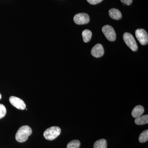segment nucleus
<instances>
[{"label":"nucleus","instance_id":"nucleus-6","mask_svg":"<svg viewBox=\"0 0 148 148\" xmlns=\"http://www.w3.org/2000/svg\"><path fill=\"white\" fill-rule=\"evenodd\" d=\"M73 20L76 24L78 25H83L87 24L89 22L90 17L87 14L80 13L75 15Z\"/></svg>","mask_w":148,"mask_h":148},{"label":"nucleus","instance_id":"nucleus-19","mask_svg":"<svg viewBox=\"0 0 148 148\" xmlns=\"http://www.w3.org/2000/svg\"><path fill=\"white\" fill-rule=\"evenodd\" d=\"M1 93H0V100H1Z\"/></svg>","mask_w":148,"mask_h":148},{"label":"nucleus","instance_id":"nucleus-18","mask_svg":"<svg viewBox=\"0 0 148 148\" xmlns=\"http://www.w3.org/2000/svg\"><path fill=\"white\" fill-rule=\"evenodd\" d=\"M133 0H121L122 3L126 5H129L132 3Z\"/></svg>","mask_w":148,"mask_h":148},{"label":"nucleus","instance_id":"nucleus-14","mask_svg":"<svg viewBox=\"0 0 148 148\" xmlns=\"http://www.w3.org/2000/svg\"><path fill=\"white\" fill-rule=\"evenodd\" d=\"M148 140V130H145L140 134L139 140L140 143H144L147 142Z\"/></svg>","mask_w":148,"mask_h":148},{"label":"nucleus","instance_id":"nucleus-3","mask_svg":"<svg viewBox=\"0 0 148 148\" xmlns=\"http://www.w3.org/2000/svg\"><path fill=\"white\" fill-rule=\"evenodd\" d=\"M123 39L125 42L131 50L134 51L138 50V45L131 34L127 32L125 33L123 35Z\"/></svg>","mask_w":148,"mask_h":148},{"label":"nucleus","instance_id":"nucleus-9","mask_svg":"<svg viewBox=\"0 0 148 148\" xmlns=\"http://www.w3.org/2000/svg\"><path fill=\"white\" fill-rule=\"evenodd\" d=\"M144 107L141 105H138L133 109L132 112V116L135 118H137L143 114L144 112Z\"/></svg>","mask_w":148,"mask_h":148},{"label":"nucleus","instance_id":"nucleus-5","mask_svg":"<svg viewBox=\"0 0 148 148\" xmlns=\"http://www.w3.org/2000/svg\"><path fill=\"white\" fill-rule=\"evenodd\" d=\"M135 36L142 45L147 44L148 35L145 30L141 29H137L135 31Z\"/></svg>","mask_w":148,"mask_h":148},{"label":"nucleus","instance_id":"nucleus-8","mask_svg":"<svg viewBox=\"0 0 148 148\" xmlns=\"http://www.w3.org/2000/svg\"><path fill=\"white\" fill-rule=\"evenodd\" d=\"M91 53L92 56L95 58H99L103 56L104 54V49L103 45L100 44H96L91 49Z\"/></svg>","mask_w":148,"mask_h":148},{"label":"nucleus","instance_id":"nucleus-16","mask_svg":"<svg viewBox=\"0 0 148 148\" xmlns=\"http://www.w3.org/2000/svg\"><path fill=\"white\" fill-rule=\"evenodd\" d=\"M6 114V109L3 104H0V119L5 116Z\"/></svg>","mask_w":148,"mask_h":148},{"label":"nucleus","instance_id":"nucleus-7","mask_svg":"<svg viewBox=\"0 0 148 148\" xmlns=\"http://www.w3.org/2000/svg\"><path fill=\"white\" fill-rule=\"evenodd\" d=\"M9 101L12 106L18 110H24L26 108V104L20 98L15 96H11L10 98Z\"/></svg>","mask_w":148,"mask_h":148},{"label":"nucleus","instance_id":"nucleus-15","mask_svg":"<svg viewBox=\"0 0 148 148\" xmlns=\"http://www.w3.org/2000/svg\"><path fill=\"white\" fill-rule=\"evenodd\" d=\"M80 145L79 140H72L68 144L67 148H79Z\"/></svg>","mask_w":148,"mask_h":148},{"label":"nucleus","instance_id":"nucleus-1","mask_svg":"<svg viewBox=\"0 0 148 148\" xmlns=\"http://www.w3.org/2000/svg\"><path fill=\"white\" fill-rule=\"evenodd\" d=\"M32 133V130L31 127L28 125H24L20 127L16 132L15 139L19 143H24L28 140Z\"/></svg>","mask_w":148,"mask_h":148},{"label":"nucleus","instance_id":"nucleus-13","mask_svg":"<svg viewBox=\"0 0 148 148\" xmlns=\"http://www.w3.org/2000/svg\"><path fill=\"white\" fill-rule=\"evenodd\" d=\"M92 32L90 30L86 29L82 33L83 41L84 42H88L90 41L92 37Z\"/></svg>","mask_w":148,"mask_h":148},{"label":"nucleus","instance_id":"nucleus-10","mask_svg":"<svg viewBox=\"0 0 148 148\" xmlns=\"http://www.w3.org/2000/svg\"><path fill=\"white\" fill-rule=\"evenodd\" d=\"M109 14L111 18L115 20H119L122 18L121 12L117 9H111L109 11Z\"/></svg>","mask_w":148,"mask_h":148},{"label":"nucleus","instance_id":"nucleus-11","mask_svg":"<svg viewBox=\"0 0 148 148\" xmlns=\"http://www.w3.org/2000/svg\"><path fill=\"white\" fill-rule=\"evenodd\" d=\"M135 123L138 125H142L147 124L148 123V115L141 116L140 117L135 119Z\"/></svg>","mask_w":148,"mask_h":148},{"label":"nucleus","instance_id":"nucleus-12","mask_svg":"<svg viewBox=\"0 0 148 148\" xmlns=\"http://www.w3.org/2000/svg\"><path fill=\"white\" fill-rule=\"evenodd\" d=\"M93 148H107V140L104 139L97 140L94 143Z\"/></svg>","mask_w":148,"mask_h":148},{"label":"nucleus","instance_id":"nucleus-17","mask_svg":"<svg viewBox=\"0 0 148 148\" xmlns=\"http://www.w3.org/2000/svg\"><path fill=\"white\" fill-rule=\"evenodd\" d=\"M91 5H96L101 3L103 0H86Z\"/></svg>","mask_w":148,"mask_h":148},{"label":"nucleus","instance_id":"nucleus-4","mask_svg":"<svg viewBox=\"0 0 148 148\" xmlns=\"http://www.w3.org/2000/svg\"><path fill=\"white\" fill-rule=\"evenodd\" d=\"M102 32L107 39L110 41H114L116 39V34L112 26L105 25L102 28Z\"/></svg>","mask_w":148,"mask_h":148},{"label":"nucleus","instance_id":"nucleus-2","mask_svg":"<svg viewBox=\"0 0 148 148\" xmlns=\"http://www.w3.org/2000/svg\"><path fill=\"white\" fill-rule=\"evenodd\" d=\"M61 133V129L58 126H52L48 128L44 132V137L46 140H53L57 138Z\"/></svg>","mask_w":148,"mask_h":148}]
</instances>
